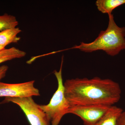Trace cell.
Returning a JSON list of instances; mask_svg holds the SVG:
<instances>
[{
  "label": "cell",
  "mask_w": 125,
  "mask_h": 125,
  "mask_svg": "<svg viewBox=\"0 0 125 125\" xmlns=\"http://www.w3.org/2000/svg\"><path fill=\"white\" fill-rule=\"evenodd\" d=\"M64 86L65 96L71 106H113L121 99L120 85L110 79L76 78L66 80Z\"/></svg>",
  "instance_id": "6da1fadb"
},
{
  "label": "cell",
  "mask_w": 125,
  "mask_h": 125,
  "mask_svg": "<svg viewBox=\"0 0 125 125\" xmlns=\"http://www.w3.org/2000/svg\"><path fill=\"white\" fill-rule=\"evenodd\" d=\"M108 15V25L106 30L101 31L97 37L92 42H81L74 48L85 52L101 50L112 56L125 50V27H119L116 24L113 14Z\"/></svg>",
  "instance_id": "7a4b0ae2"
},
{
  "label": "cell",
  "mask_w": 125,
  "mask_h": 125,
  "mask_svg": "<svg viewBox=\"0 0 125 125\" xmlns=\"http://www.w3.org/2000/svg\"><path fill=\"white\" fill-rule=\"evenodd\" d=\"M62 57L59 71L55 70L54 73L58 83V87L48 104L39 105L46 114L51 125H58L62 117L69 113L71 106L65 95L64 83L62 81V70L63 62Z\"/></svg>",
  "instance_id": "3957f363"
},
{
  "label": "cell",
  "mask_w": 125,
  "mask_h": 125,
  "mask_svg": "<svg viewBox=\"0 0 125 125\" xmlns=\"http://www.w3.org/2000/svg\"><path fill=\"white\" fill-rule=\"evenodd\" d=\"M5 101L18 105L24 113L30 125H51L45 113L32 97H6Z\"/></svg>",
  "instance_id": "277c9868"
},
{
  "label": "cell",
  "mask_w": 125,
  "mask_h": 125,
  "mask_svg": "<svg viewBox=\"0 0 125 125\" xmlns=\"http://www.w3.org/2000/svg\"><path fill=\"white\" fill-rule=\"evenodd\" d=\"M111 106L101 104L71 106L69 113L80 117L84 125H94Z\"/></svg>",
  "instance_id": "5b68a950"
},
{
  "label": "cell",
  "mask_w": 125,
  "mask_h": 125,
  "mask_svg": "<svg viewBox=\"0 0 125 125\" xmlns=\"http://www.w3.org/2000/svg\"><path fill=\"white\" fill-rule=\"evenodd\" d=\"M34 81L20 83L0 82V97H27L40 95L39 90L34 87Z\"/></svg>",
  "instance_id": "8992f818"
},
{
  "label": "cell",
  "mask_w": 125,
  "mask_h": 125,
  "mask_svg": "<svg viewBox=\"0 0 125 125\" xmlns=\"http://www.w3.org/2000/svg\"><path fill=\"white\" fill-rule=\"evenodd\" d=\"M123 111L120 107L111 106L106 112L94 125H118V121Z\"/></svg>",
  "instance_id": "52a82bcc"
},
{
  "label": "cell",
  "mask_w": 125,
  "mask_h": 125,
  "mask_svg": "<svg viewBox=\"0 0 125 125\" xmlns=\"http://www.w3.org/2000/svg\"><path fill=\"white\" fill-rule=\"evenodd\" d=\"M21 31L20 29L16 27L0 32V46L5 48L10 43L18 42L21 39L18 35Z\"/></svg>",
  "instance_id": "ba28073f"
},
{
  "label": "cell",
  "mask_w": 125,
  "mask_h": 125,
  "mask_svg": "<svg viewBox=\"0 0 125 125\" xmlns=\"http://www.w3.org/2000/svg\"><path fill=\"white\" fill-rule=\"evenodd\" d=\"M125 4V0H97L96 5L99 11L103 13L112 14L113 10Z\"/></svg>",
  "instance_id": "9c48e42d"
},
{
  "label": "cell",
  "mask_w": 125,
  "mask_h": 125,
  "mask_svg": "<svg viewBox=\"0 0 125 125\" xmlns=\"http://www.w3.org/2000/svg\"><path fill=\"white\" fill-rule=\"evenodd\" d=\"M26 55L25 52L14 47L5 48L0 51V64L16 58H22Z\"/></svg>",
  "instance_id": "30bf717a"
},
{
  "label": "cell",
  "mask_w": 125,
  "mask_h": 125,
  "mask_svg": "<svg viewBox=\"0 0 125 125\" xmlns=\"http://www.w3.org/2000/svg\"><path fill=\"white\" fill-rule=\"evenodd\" d=\"M19 24L16 18L13 15L5 14L0 15V32L16 27Z\"/></svg>",
  "instance_id": "8fae6325"
},
{
  "label": "cell",
  "mask_w": 125,
  "mask_h": 125,
  "mask_svg": "<svg viewBox=\"0 0 125 125\" xmlns=\"http://www.w3.org/2000/svg\"><path fill=\"white\" fill-rule=\"evenodd\" d=\"M8 69L9 67L6 65L0 66V81L5 76Z\"/></svg>",
  "instance_id": "7c38bea8"
},
{
  "label": "cell",
  "mask_w": 125,
  "mask_h": 125,
  "mask_svg": "<svg viewBox=\"0 0 125 125\" xmlns=\"http://www.w3.org/2000/svg\"><path fill=\"white\" fill-rule=\"evenodd\" d=\"M118 125H125V111L122 112L118 121Z\"/></svg>",
  "instance_id": "4fadbf2b"
},
{
  "label": "cell",
  "mask_w": 125,
  "mask_h": 125,
  "mask_svg": "<svg viewBox=\"0 0 125 125\" xmlns=\"http://www.w3.org/2000/svg\"><path fill=\"white\" fill-rule=\"evenodd\" d=\"M4 49H5V48H3V47H2L1 46H0V51H1V50Z\"/></svg>",
  "instance_id": "5bb4252c"
}]
</instances>
